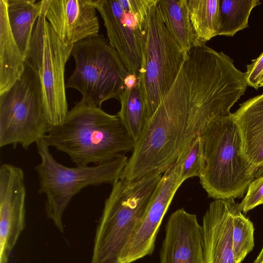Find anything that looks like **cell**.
Here are the masks:
<instances>
[{"label": "cell", "instance_id": "obj_1", "mask_svg": "<svg viewBox=\"0 0 263 263\" xmlns=\"http://www.w3.org/2000/svg\"><path fill=\"white\" fill-rule=\"evenodd\" d=\"M247 87L228 55L206 45L192 48L136 142L121 179L164 173L213 118L231 114Z\"/></svg>", "mask_w": 263, "mask_h": 263}, {"label": "cell", "instance_id": "obj_2", "mask_svg": "<svg viewBox=\"0 0 263 263\" xmlns=\"http://www.w3.org/2000/svg\"><path fill=\"white\" fill-rule=\"evenodd\" d=\"M43 139L79 166L111 161L133 151L135 146L117 115L81 100L62 122L49 126Z\"/></svg>", "mask_w": 263, "mask_h": 263}, {"label": "cell", "instance_id": "obj_3", "mask_svg": "<svg viewBox=\"0 0 263 263\" xmlns=\"http://www.w3.org/2000/svg\"><path fill=\"white\" fill-rule=\"evenodd\" d=\"M199 137L202 161L199 178L208 196L242 197L258 175L245 154L242 134L231 113L213 118Z\"/></svg>", "mask_w": 263, "mask_h": 263}, {"label": "cell", "instance_id": "obj_4", "mask_svg": "<svg viewBox=\"0 0 263 263\" xmlns=\"http://www.w3.org/2000/svg\"><path fill=\"white\" fill-rule=\"evenodd\" d=\"M155 172L112 184L98 226L91 263H121V256L152 201L163 175Z\"/></svg>", "mask_w": 263, "mask_h": 263}, {"label": "cell", "instance_id": "obj_5", "mask_svg": "<svg viewBox=\"0 0 263 263\" xmlns=\"http://www.w3.org/2000/svg\"><path fill=\"white\" fill-rule=\"evenodd\" d=\"M36 144L41 158L40 163L34 167L39 179L38 192L46 195L47 216L62 233L63 213L72 199L89 186L112 184L121 178L128 160L123 155L93 166L68 167L54 158L43 139Z\"/></svg>", "mask_w": 263, "mask_h": 263}, {"label": "cell", "instance_id": "obj_6", "mask_svg": "<svg viewBox=\"0 0 263 263\" xmlns=\"http://www.w3.org/2000/svg\"><path fill=\"white\" fill-rule=\"evenodd\" d=\"M75 68L66 84L78 90L81 101L101 107L111 99H119L129 74L117 51L103 34L82 40L73 46Z\"/></svg>", "mask_w": 263, "mask_h": 263}, {"label": "cell", "instance_id": "obj_7", "mask_svg": "<svg viewBox=\"0 0 263 263\" xmlns=\"http://www.w3.org/2000/svg\"><path fill=\"white\" fill-rule=\"evenodd\" d=\"M157 2L149 10L147 38L137 83L148 121L174 83L187 54L164 24Z\"/></svg>", "mask_w": 263, "mask_h": 263}, {"label": "cell", "instance_id": "obj_8", "mask_svg": "<svg viewBox=\"0 0 263 263\" xmlns=\"http://www.w3.org/2000/svg\"><path fill=\"white\" fill-rule=\"evenodd\" d=\"M49 127L39 76L26 61L20 79L0 95V147L20 145L27 150Z\"/></svg>", "mask_w": 263, "mask_h": 263}, {"label": "cell", "instance_id": "obj_9", "mask_svg": "<svg viewBox=\"0 0 263 263\" xmlns=\"http://www.w3.org/2000/svg\"><path fill=\"white\" fill-rule=\"evenodd\" d=\"M72 48L58 36L42 12L34 25L26 61L39 76L49 126L62 122L69 111L64 74Z\"/></svg>", "mask_w": 263, "mask_h": 263}, {"label": "cell", "instance_id": "obj_10", "mask_svg": "<svg viewBox=\"0 0 263 263\" xmlns=\"http://www.w3.org/2000/svg\"><path fill=\"white\" fill-rule=\"evenodd\" d=\"M108 40L129 74L138 77L146 43L149 10L156 0H93Z\"/></svg>", "mask_w": 263, "mask_h": 263}, {"label": "cell", "instance_id": "obj_11", "mask_svg": "<svg viewBox=\"0 0 263 263\" xmlns=\"http://www.w3.org/2000/svg\"><path fill=\"white\" fill-rule=\"evenodd\" d=\"M179 157L163 174L152 201L122 253L121 263H132L153 252L163 217L182 184Z\"/></svg>", "mask_w": 263, "mask_h": 263}, {"label": "cell", "instance_id": "obj_12", "mask_svg": "<svg viewBox=\"0 0 263 263\" xmlns=\"http://www.w3.org/2000/svg\"><path fill=\"white\" fill-rule=\"evenodd\" d=\"M26 189L23 170L5 163L0 167V263L9 255L25 227Z\"/></svg>", "mask_w": 263, "mask_h": 263}, {"label": "cell", "instance_id": "obj_13", "mask_svg": "<svg viewBox=\"0 0 263 263\" xmlns=\"http://www.w3.org/2000/svg\"><path fill=\"white\" fill-rule=\"evenodd\" d=\"M42 12L58 36L73 46L99 34V21L93 0H41Z\"/></svg>", "mask_w": 263, "mask_h": 263}, {"label": "cell", "instance_id": "obj_14", "mask_svg": "<svg viewBox=\"0 0 263 263\" xmlns=\"http://www.w3.org/2000/svg\"><path fill=\"white\" fill-rule=\"evenodd\" d=\"M160 263H205L202 228L195 214L181 208L165 226Z\"/></svg>", "mask_w": 263, "mask_h": 263}, {"label": "cell", "instance_id": "obj_15", "mask_svg": "<svg viewBox=\"0 0 263 263\" xmlns=\"http://www.w3.org/2000/svg\"><path fill=\"white\" fill-rule=\"evenodd\" d=\"M238 205L234 199H215L210 203L201 226L205 263H236L232 236Z\"/></svg>", "mask_w": 263, "mask_h": 263}, {"label": "cell", "instance_id": "obj_16", "mask_svg": "<svg viewBox=\"0 0 263 263\" xmlns=\"http://www.w3.org/2000/svg\"><path fill=\"white\" fill-rule=\"evenodd\" d=\"M231 114L241 131L245 154L258 177L263 174V93L240 104Z\"/></svg>", "mask_w": 263, "mask_h": 263}, {"label": "cell", "instance_id": "obj_17", "mask_svg": "<svg viewBox=\"0 0 263 263\" xmlns=\"http://www.w3.org/2000/svg\"><path fill=\"white\" fill-rule=\"evenodd\" d=\"M26 60L10 27L6 1L0 0V95L7 91L21 77Z\"/></svg>", "mask_w": 263, "mask_h": 263}, {"label": "cell", "instance_id": "obj_18", "mask_svg": "<svg viewBox=\"0 0 263 263\" xmlns=\"http://www.w3.org/2000/svg\"><path fill=\"white\" fill-rule=\"evenodd\" d=\"M6 1L11 32L20 50L26 59L35 23L42 13L41 0Z\"/></svg>", "mask_w": 263, "mask_h": 263}, {"label": "cell", "instance_id": "obj_19", "mask_svg": "<svg viewBox=\"0 0 263 263\" xmlns=\"http://www.w3.org/2000/svg\"><path fill=\"white\" fill-rule=\"evenodd\" d=\"M157 6L164 24L187 54L195 41L187 0H158Z\"/></svg>", "mask_w": 263, "mask_h": 263}, {"label": "cell", "instance_id": "obj_20", "mask_svg": "<svg viewBox=\"0 0 263 263\" xmlns=\"http://www.w3.org/2000/svg\"><path fill=\"white\" fill-rule=\"evenodd\" d=\"M195 41L194 47L205 45L218 35L219 0H187Z\"/></svg>", "mask_w": 263, "mask_h": 263}, {"label": "cell", "instance_id": "obj_21", "mask_svg": "<svg viewBox=\"0 0 263 263\" xmlns=\"http://www.w3.org/2000/svg\"><path fill=\"white\" fill-rule=\"evenodd\" d=\"M119 100L121 107L117 116L136 144L148 122L144 103L137 84L132 88H125Z\"/></svg>", "mask_w": 263, "mask_h": 263}, {"label": "cell", "instance_id": "obj_22", "mask_svg": "<svg viewBox=\"0 0 263 263\" xmlns=\"http://www.w3.org/2000/svg\"><path fill=\"white\" fill-rule=\"evenodd\" d=\"M259 0H219L218 35L233 36L248 27L252 9Z\"/></svg>", "mask_w": 263, "mask_h": 263}, {"label": "cell", "instance_id": "obj_23", "mask_svg": "<svg viewBox=\"0 0 263 263\" xmlns=\"http://www.w3.org/2000/svg\"><path fill=\"white\" fill-rule=\"evenodd\" d=\"M242 212L238 205L233 219L232 243L236 263H241L254 247L253 224Z\"/></svg>", "mask_w": 263, "mask_h": 263}, {"label": "cell", "instance_id": "obj_24", "mask_svg": "<svg viewBox=\"0 0 263 263\" xmlns=\"http://www.w3.org/2000/svg\"><path fill=\"white\" fill-rule=\"evenodd\" d=\"M181 160L180 180L182 183L193 177H200L202 161L199 136L186 146L179 156Z\"/></svg>", "mask_w": 263, "mask_h": 263}, {"label": "cell", "instance_id": "obj_25", "mask_svg": "<svg viewBox=\"0 0 263 263\" xmlns=\"http://www.w3.org/2000/svg\"><path fill=\"white\" fill-rule=\"evenodd\" d=\"M263 204V175L255 178L249 184L247 194L239 206L246 213L256 206Z\"/></svg>", "mask_w": 263, "mask_h": 263}, {"label": "cell", "instance_id": "obj_26", "mask_svg": "<svg viewBox=\"0 0 263 263\" xmlns=\"http://www.w3.org/2000/svg\"><path fill=\"white\" fill-rule=\"evenodd\" d=\"M245 74L248 86L258 89L263 76V52L247 65Z\"/></svg>", "mask_w": 263, "mask_h": 263}, {"label": "cell", "instance_id": "obj_27", "mask_svg": "<svg viewBox=\"0 0 263 263\" xmlns=\"http://www.w3.org/2000/svg\"><path fill=\"white\" fill-rule=\"evenodd\" d=\"M124 83L125 88H132L137 83V77L133 74H128L125 79Z\"/></svg>", "mask_w": 263, "mask_h": 263}, {"label": "cell", "instance_id": "obj_28", "mask_svg": "<svg viewBox=\"0 0 263 263\" xmlns=\"http://www.w3.org/2000/svg\"><path fill=\"white\" fill-rule=\"evenodd\" d=\"M252 263H263V246L260 252Z\"/></svg>", "mask_w": 263, "mask_h": 263}, {"label": "cell", "instance_id": "obj_29", "mask_svg": "<svg viewBox=\"0 0 263 263\" xmlns=\"http://www.w3.org/2000/svg\"><path fill=\"white\" fill-rule=\"evenodd\" d=\"M259 87H263V76H262L261 80L260 82Z\"/></svg>", "mask_w": 263, "mask_h": 263}]
</instances>
